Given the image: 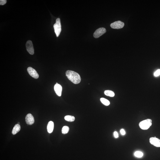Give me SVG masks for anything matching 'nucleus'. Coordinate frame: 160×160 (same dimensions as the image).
Returning a JSON list of instances; mask_svg holds the SVG:
<instances>
[{
    "label": "nucleus",
    "mask_w": 160,
    "mask_h": 160,
    "mask_svg": "<svg viewBox=\"0 0 160 160\" xmlns=\"http://www.w3.org/2000/svg\"><path fill=\"white\" fill-rule=\"evenodd\" d=\"M7 2V0H0V5H4Z\"/></svg>",
    "instance_id": "obj_19"
},
{
    "label": "nucleus",
    "mask_w": 160,
    "mask_h": 160,
    "mask_svg": "<svg viewBox=\"0 0 160 160\" xmlns=\"http://www.w3.org/2000/svg\"><path fill=\"white\" fill-rule=\"evenodd\" d=\"M104 93L106 95L109 96L110 97H113L115 95L114 92L111 91H105Z\"/></svg>",
    "instance_id": "obj_14"
},
{
    "label": "nucleus",
    "mask_w": 160,
    "mask_h": 160,
    "mask_svg": "<svg viewBox=\"0 0 160 160\" xmlns=\"http://www.w3.org/2000/svg\"><path fill=\"white\" fill-rule=\"evenodd\" d=\"M106 32V30L104 28H100L96 30L93 34L94 37L97 38L100 37Z\"/></svg>",
    "instance_id": "obj_4"
},
{
    "label": "nucleus",
    "mask_w": 160,
    "mask_h": 160,
    "mask_svg": "<svg viewBox=\"0 0 160 160\" xmlns=\"http://www.w3.org/2000/svg\"><path fill=\"white\" fill-rule=\"evenodd\" d=\"M21 126L19 124H16L13 128L12 131V133L13 135H15L20 131Z\"/></svg>",
    "instance_id": "obj_12"
},
{
    "label": "nucleus",
    "mask_w": 160,
    "mask_h": 160,
    "mask_svg": "<svg viewBox=\"0 0 160 160\" xmlns=\"http://www.w3.org/2000/svg\"><path fill=\"white\" fill-rule=\"evenodd\" d=\"M100 101L101 103L105 105L108 106L110 104V102L108 100L104 98H101Z\"/></svg>",
    "instance_id": "obj_15"
},
{
    "label": "nucleus",
    "mask_w": 160,
    "mask_h": 160,
    "mask_svg": "<svg viewBox=\"0 0 160 160\" xmlns=\"http://www.w3.org/2000/svg\"><path fill=\"white\" fill-rule=\"evenodd\" d=\"M53 27L57 37L59 35L61 31V21L60 18H58L56 20V23L54 25Z\"/></svg>",
    "instance_id": "obj_3"
},
{
    "label": "nucleus",
    "mask_w": 160,
    "mask_h": 160,
    "mask_svg": "<svg viewBox=\"0 0 160 160\" xmlns=\"http://www.w3.org/2000/svg\"><path fill=\"white\" fill-rule=\"evenodd\" d=\"M25 120L27 124L28 125H31L34 124V117L31 114H28L26 117Z\"/></svg>",
    "instance_id": "obj_9"
},
{
    "label": "nucleus",
    "mask_w": 160,
    "mask_h": 160,
    "mask_svg": "<svg viewBox=\"0 0 160 160\" xmlns=\"http://www.w3.org/2000/svg\"><path fill=\"white\" fill-rule=\"evenodd\" d=\"M120 132L121 134L123 135H124L126 133L125 130L123 129H121L120 130Z\"/></svg>",
    "instance_id": "obj_20"
},
{
    "label": "nucleus",
    "mask_w": 160,
    "mask_h": 160,
    "mask_svg": "<svg viewBox=\"0 0 160 160\" xmlns=\"http://www.w3.org/2000/svg\"><path fill=\"white\" fill-rule=\"evenodd\" d=\"M124 23L121 21H119L114 22L110 24V27L114 29H121L124 27Z\"/></svg>",
    "instance_id": "obj_5"
},
{
    "label": "nucleus",
    "mask_w": 160,
    "mask_h": 160,
    "mask_svg": "<svg viewBox=\"0 0 160 160\" xmlns=\"http://www.w3.org/2000/svg\"><path fill=\"white\" fill-rule=\"evenodd\" d=\"M114 137H115L116 138H117L118 137V133L117 132H114Z\"/></svg>",
    "instance_id": "obj_21"
},
{
    "label": "nucleus",
    "mask_w": 160,
    "mask_h": 160,
    "mask_svg": "<svg viewBox=\"0 0 160 160\" xmlns=\"http://www.w3.org/2000/svg\"><path fill=\"white\" fill-rule=\"evenodd\" d=\"M54 127V124L53 122L50 121L48 124L47 129L48 132L49 133H51L53 131Z\"/></svg>",
    "instance_id": "obj_11"
},
{
    "label": "nucleus",
    "mask_w": 160,
    "mask_h": 160,
    "mask_svg": "<svg viewBox=\"0 0 160 160\" xmlns=\"http://www.w3.org/2000/svg\"><path fill=\"white\" fill-rule=\"evenodd\" d=\"M134 155L136 157L140 158L143 157V154L142 152L140 151H136L134 153Z\"/></svg>",
    "instance_id": "obj_17"
},
{
    "label": "nucleus",
    "mask_w": 160,
    "mask_h": 160,
    "mask_svg": "<svg viewBox=\"0 0 160 160\" xmlns=\"http://www.w3.org/2000/svg\"><path fill=\"white\" fill-rule=\"evenodd\" d=\"M27 50L30 54L33 55L34 53V50L32 43L31 41L28 40L26 45Z\"/></svg>",
    "instance_id": "obj_6"
},
{
    "label": "nucleus",
    "mask_w": 160,
    "mask_h": 160,
    "mask_svg": "<svg viewBox=\"0 0 160 160\" xmlns=\"http://www.w3.org/2000/svg\"><path fill=\"white\" fill-rule=\"evenodd\" d=\"M67 78L75 84H78L81 82L80 75L78 73L71 70H68L66 73Z\"/></svg>",
    "instance_id": "obj_1"
},
{
    "label": "nucleus",
    "mask_w": 160,
    "mask_h": 160,
    "mask_svg": "<svg viewBox=\"0 0 160 160\" xmlns=\"http://www.w3.org/2000/svg\"><path fill=\"white\" fill-rule=\"evenodd\" d=\"M64 119L66 121L72 122L74 121L75 120V117L70 115H67L65 117Z\"/></svg>",
    "instance_id": "obj_13"
},
{
    "label": "nucleus",
    "mask_w": 160,
    "mask_h": 160,
    "mask_svg": "<svg viewBox=\"0 0 160 160\" xmlns=\"http://www.w3.org/2000/svg\"><path fill=\"white\" fill-rule=\"evenodd\" d=\"M152 121L151 119H146L140 122L139 124V126L142 130H147L152 126Z\"/></svg>",
    "instance_id": "obj_2"
},
{
    "label": "nucleus",
    "mask_w": 160,
    "mask_h": 160,
    "mask_svg": "<svg viewBox=\"0 0 160 160\" xmlns=\"http://www.w3.org/2000/svg\"><path fill=\"white\" fill-rule=\"evenodd\" d=\"M69 130V128L67 126H64L62 129V133L63 134H66L68 133Z\"/></svg>",
    "instance_id": "obj_16"
},
{
    "label": "nucleus",
    "mask_w": 160,
    "mask_h": 160,
    "mask_svg": "<svg viewBox=\"0 0 160 160\" xmlns=\"http://www.w3.org/2000/svg\"><path fill=\"white\" fill-rule=\"evenodd\" d=\"M160 75V69L157 70L154 73V75L155 77H158Z\"/></svg>",
    "instance_id": "obj_18"
},
{
    "label": "nucleus",
    "mask_w": 160,
    "mask_h": 160,
    "mask_svg": "<svg viewBox=\"0 0 160 160\" xmlns=\"http://www.w3.org/2000/svg\"><path fill=\"white\" fill-rule=\"evenodd\" d=\"M150 143L154 146L157 147H160V139L155 137H151L149 139Z\"/></svg>",
    "instance_id": "obj_8"
},
{
    "label": "nucleus",
    "mask_w": 160,
    "mask_h": 160,
    "mask_svg": "<svg viewBox=\"0 0 160 160\" xmlns=\"http://www.w3.org/2000/svg\"><path fill=\"white\" fill-rule=\"evenodd\" d=\"M54 89L57 95L59 96H61L62 91V87L61 85L57 83L55 85Z\"/></svg>",
    "instance_id": "obj_10"
},
{
    "label": "nucleus",
    "mask_w": 160,
    "mask_h": 160,
    "mask_svg": "<svg viewBox=\"0 0 160 160\" xmlns=\"http://www.w3.org/2000/svg\"><path fill=\"white\" fill-rule=\"evenodd\" d=\"M28 73L33 78L38 79L39 77V75L37 71L31 67H29L27 69Z\"/></svg>",
    "instance_id": "obj_7"
}]
</instances>
